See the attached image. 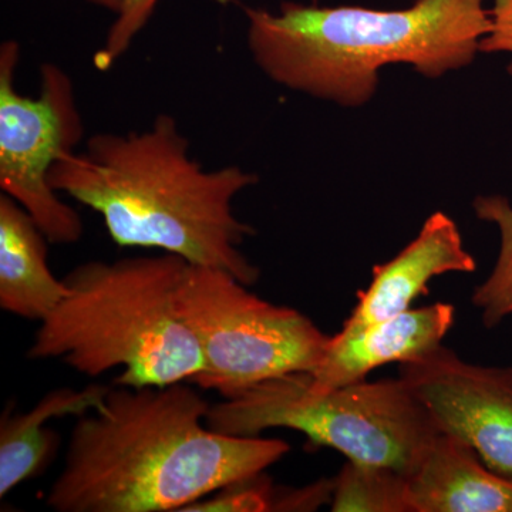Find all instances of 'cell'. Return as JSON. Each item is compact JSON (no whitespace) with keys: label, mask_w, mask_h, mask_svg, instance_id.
<instances>
[{"label":"cell","mask_w":512,"mask_h":512,"mask_svg":"<svg viewBox=\"0 0 512 512\" xmlns=\"http://www.w3.org/2000/svg\"><path fill=\"white\" fill-rule=\"evenodd\" d=\"M211 404L187 383L109 389L79 417L47 507L59 512L183 511L264 473L291 447L208 427Z\"/></svg>","instance_id":"6da1fadb"},{"label":"cell","mask_w":512,"mask_h":512,"mask_svg":"<svg viewBox=\"0 0 512 512\" xmlns=\"http://www.w3.org/2000/svg\"><path fill=\"white\" fill-rule=\"evenodd\" d=\"M49 181L100 214L119 247L158 249L258 282L259 269L239 249L255 229L232 208L258 175L238 165L207 170L170 114L143 131L94 134L53 164Z\"/></svg>","instance_id":"7a4b0ae2"},{"label":"cell","mask_w":512,"mask_h":512,"mask_svg":"<svg viewBox=\"0 0 512 512\" xmlns=\"http://www.w3.org/2000/svg\"><path fill=\"white\" fill-rule=\"evenodd\" d=\"M476 269V259L464 248L456 222L444 212H434L400 254L373 268L369 288L357 292V305L339 333L353 335L409 311L413 301L429 293L427 285L436 276Z\"/></svg>","instance_id":"9c48e42d"},{"label":"cell","mask_w":512,"mask_h":512,"mask_svg":"<svg viewBox=\"0 0 512 512\" xmlns=\"http://www.w3.org/2000/svg\"><path fill=\"white\" fill-rule=\"evenodd\" d=\"M399 377L440 433L464 441L490 470L512 477V367L471 365L439 345L400 363Z\"/></svg>","instance_id":"ba28073f"},{"label":"cell","mask_w":512,"mask_h":512,"mask_svg":"<svg viewBox=\"0 0 512 512\" xmlns=\"http://www.w3.org/2000/svg\"><path fill=\"white\" fill-rule=\"evenodd\" d=\"M20 46H0V188L29 212L50 244H76L83 222L50 185L53 164L77 150L84 124L74 83L55 63L40 67L37 96L16 89Z\"/></svg>","instance_id":"52a82bcc"},{"label":"cell","mask_w":512,"mask_h":512,"mask_svg":"<svg viewBox=\"0 0 512 512\" xmlns=\"http://www.w3.org/2000/svg\"><path fill=\"white\" fill-rule=\"evenodd\" d=\"M93 5L100 6V8L110 10L113 13H119L121 8V0H89Z\"/></svg>","instance_id":"d6986e66"},{"label":"cell","mask_w":512,"mask_h":512,"mask_svg":"<svg viewBox=\"0 0 512 512\" xmlns=\"http://www.w3.org/2000/svg\"><path fill=\"white\" fill-rule=\"evenodd\" d=\"M177 308L204 359L192 383L224 399L265 380L312 372L329 345L330 336L308 316L264 301L234 275L212 266L187 265Z\"/></svg>","instance_id":"8992f818"},{"label":"cell","mask_w":512,"mask_h":512,"mask_svg":"<svg viewBox=\"0 0 512 512\" xmlns=\"http://www.w3.org/2000/svg\"><path fill=\"white\" fill-rule=\"evenodd\" d=\"M109 387H69L52 390L26 413L6 412L0 421V497L18 485L39 476L49 466L59 447L56 431L47 423L60 417L93 412L103 402Z\"/></svg>","instance_id":"4fadbf2b"},{"label":"cell","mask_w":512,"mask_h":512,"mask_svg":"<svg viewBox=\"0 0 512 512\" xmlns=\"http://www.w3.org/2000/svg\"><path fill=\"white\" fill-rule=\"evenodd\" d=\"M210 429L254 437L268 429L301 431L313 446L333 448L353 463L384 466L409 477L440 433L402 379L309 390L306 372L256 384L211 406Z\"/></svg>","instance_id":"5b68a950"},{"label":"cell","mask_w":512,"mask_h":512,"mask_svg":"<svg viewBox=\"0 0 512 512\" xmlns=\"http://www.w3.org/2000/svg\"><path fill=\"white\" fill-rule=\"evenodd\" d=\"M276 493L262 473L225 485L208 497L201 498L183 511L264 512L275 511Z\"/></svg>","instance_id":"2e32d148"},{"label":"cell","mask_w":512,"mask_h":512,"mask_svg":"<svg viewBox=\"0 0 512 512\" xmlns=\"http://www.w3.org/2000/svg\"><path fill=\"white\" fill-rule=\"evenodd\" d=\"M49 239L25 208L0 197V306L20 318L49 315L69 293L47 265Z\"/></svg>","instance_id":"7c38bea8"},{"label":"cell","mask_w":512,"mask_h":512,"mask_svg":"<svg viewBox=\"0 0 512 512\" xmlns=\"http://www.w3.org/2000/svg\"><path fill=\"white\" fill-rule=\"evenodd\" d=\"M160 0H121L117 18L107 33L103 49L96 55V66L107 70L130 49L138 33L146 28Z\"/></svg>","instance_id":"e0dca14e"},{"label":"cell","mask_w":512,"mask_h":512,"mask_svg":"<svg viewBox=\"0 0 512 512\" xmlns=\"http://www.w3.org/2000/svg\"><path fill=\"white\" fill-rule=\"evenodd\" d=\"M473 208L478 220L500 231V254L493 272L474 289L471 298L481 311L484 325L494 328L512 315V204L504 195H480Z\"/></svg>","instance_id":"9a60e30c"},{"label":"cell","mask_w":512,"mask_h":512,"mask_svg":"<svg viewBox=\"0 0 512 512\" xmlns=\"http://www.w3.org/2000/svg\"><path fill=\"white\" fill-rule=\"evenodd\" d=\"M187 265L160 252L77 266L64 278L69 293L40 322L29 359L60 360L90 377L121 369L117 386L194 382L204 359L177 308Z\"/></svg>","instance_id":"277c9868"},{"label":"cell","mask_w":512,"mask_h":512,"mask_svg":"<svg viewBox=\"0 0 512 512\" xmlns=\"http://www.w3.org/2000/svg\"><path fill=\"white\" fill-rule=\"evenodd\" d=\"M333 512H412L409 478L384 466L348 461L333 480Z\"/></svg>","instance_id":"5bb4252c"},{"label":"cell","mask_w":512,"mask_h":512,"mask_svg":"<svg viewBox=\"0 0 512 512\" xmlns=\"http://www.w3.org/2000/svg\"><path fill=\"white\" fill-rule=\"evenodd\" d=\"M456 309L451 303H434L409 309L353 335L330 336L322 360L306 372L309 390L326 393L366 380L372 370L387 363L416 359L441 345L453 328Z\"/></svg>","instance_id":"30bf717a"},{"label":"cell","mask_w":512,"mask_h":512,"mask_svg":"<svg viewBox=\"0 0 512 512\" xmlns=\"http://www.w3.org/2000/svg\"><path fill=\"white\" fill-rule=\"evenodd\" d=\"M487 0H416L410 8H319L284 2L278 13L247 8V43L272 82L362 107L375 96L379 72L409 64L439 79L473 63L490 32Z\"/></svg>","instance_id":"3957f363"},{"label":"cell","mask_w":512,"mask_h":512,"mask_svg":"<svg viewBox=\"0 0 512 512\" xmlns=\"http://www.w3.org/2000/svg\"><path fill=\"white\" fill-rule=\"evenodd\" d=\"M490 32L481 40L480 52L512 55V0H491ZM512 76V62L508 64Z\"/></svg>","instance_id":"ac0fdd59"},{"label":"cell","mask_w":512,"mask_h":512,"mask_svg":"<svg viewBox=\"0 0 512 512\" xmlns=\"http://www.w3.org/2000/svg\"><path fill=\"white\" fill-rule=\"evenodd\" d=\"M407 478L412 512H512V477L490 470L448 434H437Z\"/></svg>","instance_id":"8fae6325"}]
</instances>
